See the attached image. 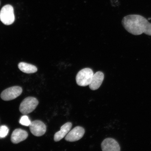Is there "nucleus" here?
Returning <instances> with one entry per match:
<instances>
[{
    "instance_id": "obj_1",
    "label": "nucleus",
    "mask_w": 151,
    "mask_h": 151,
    "mask_svg": "<svg viewBox=\"0 0 151 151\" xmlns=\"http://www.w3.org/2000/svg\"><path fill=\"white\" fill-rule=\"evenodd\" d=\"M122 24L126 31L132 35H139L144 33L151 36V23L141 15H128L123 18Z\"/></svg>"
},
{
    "instance_id": "obj_2",
    "label": "nucleus",
    "mask_w": 151,
    "mask_h": 151,
    "mask_svg": "<svg viewBox=\"0 0 151 151\" xmlns=\"http://www.w3.org/2000/svg\"><path fill=\"white\" fill-rule=\"evenodd\" d=\"M94 75L93 72L90 68H85L79 71L76 75L77 84L81 86H88L91 82Z\"/></svg>"
},
{
    "instance_id": "obj_3",
    "label": "nucleus",
    "mask_w": 151,
    "mask_h": 151,
    "mask_svg": "<svg viewBox=\"0 0 151 151\" xmlns=\"http://www.w3.org/2000/svg\"><path fill=\"white\" fill-rule=\"evenodd\" d=\"M0 20L5 25H9L14 23L15 16L12 6L7 5L2 7L0 12Z\"/></svg>"
},
{
    "instance_id": "obj_4",
    "label": "nucleus",
    "mask_w": 151,
    "mask_h": 151,
    "mask_svg": "<svg viewBox=\"0 0 151 151\" xmlns=\"http://www.w3.org/2000/svg\"><path fill=\"white\" fill-rule=\"evenodd\" d=\"M39 104L37 99L34 97L25 98L20 104L19 111L22 114L26 115L32 112Z\"/></svg>"
},
{
    "instance_id": "obj_5",
    "label": "nucleus",
    "mask_w": 151,
    "mask_h": 151,
    "mask_svg": "<svg viewBox=\"0 0 151 151\" xmlns=\"http://www.w3.org/2000/svg\"><path fill=\"white\" fill-rule=\"evenodd\" d=\"M22 92V88L20 86L11 87L4 90L1 92V97L4 101H11L19 97L21 94Z\"/></svg>"
},
{
    "instance_id": "obj_6",
    "label": "nucleus",
    "mask_w": 151,
    "mask_h": 151,
    "mask_svg": "<svg viewBox=\"0 0 151 151\" xmlns=\"http://www.w3.org/2000/svg\"><path fill=\"white\" fill-rule=\"evenodd\" d=\"M29 127L30 131L35 136H42L46 131V125L40 120H35L31 122Z\"/></svg>"
},
{
    "instance_id": "obj_7",
    "label": "nucleus",
    "mask_w": 151,
    "mask_h": 151,
    "mask_svg": "<svg viewBox=\"0 0 151 151\" xmlns=\"http://www.w3.org/2000/svg\"><path fill=\"white\" fill-rule=\"evenodd\" d=\"M85 129L80 126H77L70 131L65 137L66 141L69 142H75L80 140L83 136Z\"/></svg>"
},
{
    "instance_id": "obj_8",
    "label": "nucleus",
    "mask_w": 151,
    "mask_h": 151,
    "mask_svg": "<svg viewBox=\"0 0 151 151\" xmlns=\"http://www.w3.org/2000/svg\"><path fill=\"white\" fill-rule=\"evenodd\" d=\"M101 147L103 151H120L121 150L117 142L111 138L104 140L101 143Z\"/></svg>"
},
{
    "instance_id": "obj_9",
    "label": "nucleus",
    "mask_w": 151,
    "mask_h": 151,
    "mask_svg": "<svg viewBox=\"0 0 151 151\" xmlns=\"http://www.w3.org/2000/svg\"><path fill=\"white\" fill-rule=\"evenodd\" d=\"M28 134L24 130L18 128L14 130L11 135V141L14 144H17L27 138Z\"/></svg>"
},
{
    "instance_id": "obj_10",
    "label": "nucleus",
    "mask_w": 151,
    "mask_h": 151,
    "mask_svg": "<svg viewBox=\"0 0 151 151\" xmlns=\"http://www.w3.org/2000/svg\"><path fill=\"white\" fill-rule=\"evenodd\" d=\"M104 77V73L101 71H98L94 73L89 85L90 89L92 90L98 89L102 83Z\"/></svg>"
},
{
    "instance_id": "obj_11",
    "label": "nucleus",
    "mask_w": 151,
    "mask_h": 151,
    "mask_svg": "<svg viewBox=\"0 0 151 151\" xmlns=\"http://www.w3.org/2000/svg\"><path fill=\"white\" fill-rule=\"evenodd\" d=\"M72 126V124L70 122H67L62 126L60 131L55 134L54 138L55 141H59L63 138L70 131Z\"/></svg>"
},
{
    "instance_id": "obj_12",
    "label": "nucleus",
    "mask_w": 151,
    "mask_h": 151,
    "mask_svg": "<svg viewBox=\"0 0 151 151\" xmlns=\"http://www.w3.org/2000/svg\"><path fill=\"white\" fill-rule=\"evenodd\" d=\"M18 67L21 71L26 73H35L37 70L36 66L25 62H20L18 64Z\"/></svg>"
},
{
    "instance_id": "obj_13",
    "label": "nucleus",
    "mask_w": 151,
    "mask_h": 151,
    "mask_svg": "<svg viewBox=\"0 0 151 151\" xmlns=\"http://www.w3.org/2000/svg\"><path fill=\"white\" fill-rule=\"evenodd\" d=\"M9 129L6 126L3 125L0 127V139L4 138L8 135Z\"/></svg>"
},
{
    "instance_id": "obj_14",
    "label": "nucleus",
    "mask_w": 151,
    "mask_h": 151,
    "mask_svg": "<svg viewBox=\"0 0 151 151\" xmlns=\"http://www.w3.org/2000/svg\"><path fill=\"white\" fill-rule=\"evenodd\" d=\"M31 120H30L28 117L27 116H22L20 118L19 123L22 125L28 126L30 125L31 124Z\"/></svg>"
}]
</instances>
